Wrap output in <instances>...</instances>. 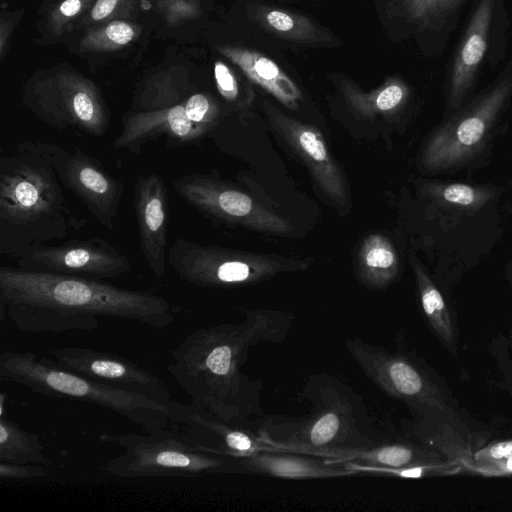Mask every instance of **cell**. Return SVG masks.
<instances>
[{"mask_svg":"<svg viewBox=\"0 0 512 512\" xmlns=\"http://www.w3.org/2000/svg\"><path fill=\"white\" fill-rule=\"evenodd\" d=\"M1 320L7 315L22 332H93L100 317L120 318L163 329L175 320L162 296L125 289L83 276L0 268Z\"/></svg>","mask_w":512,"mask_h":512,"instance_id":"2","label":"cell"},{"mask_svg":"<svg viewBox=\"0 0 512 512\" xmlns=\"http://www.w3.org/2000/svg\"><path fill=\"white\" fill-rule=\"evenodd\" d=\"M185 100L163 109L126 112L113 147L140 155L145 144L159 137H164L170 148L199 141L211 130L192 120L186 110Z\"/></svg>","mask_w":512,"mask_h":512,"instance_id":"19","label":"cell"},{"mask_svg":"<svg viewBox=\"0 0 512 512\" xmlns=\"http://www.w3.org/2000/svg\"><path fill=\"white\" fill-rule=\"evenodd\" d=\"M0 380L25 386L45 396L100 406L152 435H162L170 426V406L74 373L54 359L30 351H3L0 354Z\"/></svg>","mask_w":512,"mask_h":512,"instance_id":"5","label":"cell"},{"mask_svg":"<svg viewBox=\"0 0 512 512\" xmlns=\"http://www.w3.org/2000/svg\"><path fill=\"white\" fill-rule=\"evenodd\" d=\"M264 109L271 126L306 164L322 192L339 208H346L349 205L346 183L321 133L283 114L271 103L265 102Z\"/></svg>","mask_w":512,"mask_h":512,"instance_id":"18","label":"cell"},{"mask_svg":"<svg viewBox=\"0 0 512 512\" xmlns=\"http://www.w3.org/2000/svg\"><path fill=\"white\" fill-rule=\"evenodd\" d=\"M471 0H382L391 39L413 41L424 57L440 56Z\"/></svg>","mask_w":512,"mask_h":512,"instance_id":"14","label":"cell"},{"mask_svg":"<svg viewBox=\"0 0 512 512\" xmlns=\"http://www.w3.org/2000/svg\"><path fill=\"white\" fill-rule=\"evenodd\" d=\"M123 0H96L90 11V18L97 22L113 16L120 9Z\"/></svg>","mask_w":512,"mask_h":512,"instance_id":"36","label":"cell"},{"mask_svg":"<svg viewBox=\"0 0 512 512\" xmlns=\"http://www.w3.org/2000/svg\"><path fill=\"white\" fill-rule=\"evenodd\" d=\"M92 0H62L50 14L49 24L54 34H60L65 26L82 13Z\"/></svg>","mask_w":512,"mask_h":512,"instance_id":"33","label":"cell"},{"mask_svg":"<svg viewBox=\"0 0 512 512\" xmlns=\"http://www.w3.org/2000/svg\"><path fill=\"white\" fill-rule=\"evenodd\" d=\"M511 98L512 55L497 77L432 135L422 155L423 166L440 171L471 159L483 146Z\"/></svg>","mask_w":512,"mask_h":512,"instance_id":"9","label":"cell"},{"mask_svg":"<svg viewBox=\"0 0 512 512\" xmlns=\"http://www.w3.org/2000/svg\"><path fill=\"white\" fill-rule=\"evenodd\" d=\"M398 259L391 243L381 235H371L360 251L359 274L371 288H385L396 277Z\"/></svg>","mask_w":512,"mask_h":512,"instance_id":"26","label":"cell"},{"mask_svg":"<svg viewBox=\"0 0 512 512\" xmlns=\"http://www.w3.org/2000/svg\"><path fill=\"white\" fill-rule=\"evenodd\" d=\"M47 466L40 464H15L0 461V478L3 481H26L49 475Z\"/></svg>","mask_w":512,"mask_h":512,"instance_id":"34","label":"cell"},{"mask_svg":"<svg viewBox=\"0 0 512 512\" xmlns=\"http://www.w3.org/2000/svg\"><path fill=\"white\" fill-rule=\"evenodd\" d=\"M509 25L505 0H471L445 67L446 113L469 99L485 66L494 68L505 59Z\"/></svg>","mask_w":512,"mask_h":512,"instance_id":"6","label":"cell"},{"mask_svg":"<svg viewBox=\"0 0 512 512\" xmlns=\"http://www.w3.org/2000/svg\"><path fill=\"white\" fill-rule=\"evenodd\" d=\"M168 263L182 280L202 287L253 284L275 274L301 268V264L241 253L184 238L173 242Z\"/></svg>","mask_w":512,"mask_h":512,"instance_id":"10","label":"cell"},{"mask_svg":"<svg viewBox=\"0 0 512 512\" xmlns=\"http://www.w3.org/2000/svg\"><path fill=\"white\" fill-rule=\"evenodd\" d=\"M436 194L449 204L467 208L479 207L491 197L486 189L458 183L439 187Z\"/></svg>","mask_w":512,"mask_h":512,"instance_id":"31","label":"cell"},{"mask_svg":"<svg viewBox=\"0 0 512 512\" xmlns=\"http://www.w3.org/2000/svg\"><path fill=\"white\" fill-rule=\"evenodd\" d=\"M295 400L305 407L299 415L272 414L261 419L255 434L273 451L325 458L336 451L358 450L384 440L363 398L326 373L310 375Z\"/></svg>","mask_w":512,"mask_h":512,"instance_id":"4","label":"cell"},{"mask_svg":"<svg viewBox=\"0 0 512 512\" xmlns=\"http://www.w3.org/2000/svg\"><path fill=\"white\" fill-rule=\"evenodd\" d=\"M14 24V20L12 18H5L2 16L0 22V54L1 58L5 55V50L8 45L9 37L12 32V26Z\"/></svg>","mask_w":512,"mask_h":512,"instance_id":"37","label":"cell"},{"mask_svg":"<svg viewBox=\"0 0 512 512\" xmlns=\"http://www.w3.org/2000/svg\"><path fill=\"white\" fill-rule=\"evenodd\" d=\"M138 34L139 30L134 24L112 20L89 30L81 39L80 47L94 52L115 51L131 43Z\"/></svg>","mask_w":512,"mask_h":512,"instance_id":"29","label":"cell"},{"mask_svg":"<svg viewBox=\"0 0 512 512\" xmlns=\"http://www.w3.org/2000/svg\"><path fill=\"white\" fill-rule=\"evenodd\" d=\"M324 459L340 463L355 462L382 467H405L429 464L430 455L426 450L410 444L385 441L365 449L332 452Z\"/></svg>","mask_w":512,"mask_h":512,"instance_id":"25","label":"cell"},{"mask_svg":"<svg viewBox=\"0 0 512 512\" xmlns=\"http://www.w3.org/2000/svg\"><path fill=\"white\" fill-rule=\"evenodd\" d=\"M172 187L190 206L212 219L276 234L294 230L287 219L212 174H186L173 180Z\"/></svg>","mask_w":512,"mask_h":512,"instance_id":"12","label":"cell"},{"mask_svg":"<svg viewBox=\"0 0 512 512\" xmlns=\"http://www.w3.org/2000/svg\"><path fill=\"white\" fill-rule=\"evenodd\" d=\"M87 223L71 210L39 140L20 142L0 158V254L17 258Z\"/></svg>","mask_w":512,"mask_h":512,"instance_id":"3","label":"cell"},{"mask_svg":"<svg viewBox=\"0 0 512 512\" xmlns=\"http://www.w3.org/2000/svg\"><path fill=\"white\" fill-rule=\"evenodd\" d=\"M249 471L284 479L303 480L350 476L343 463L287 451H263L240 459Z\"/></svg>","mask_w":512,"mask_h":512,"instance_id":"23","label":"cell"},{"mask_svg":"<svg viewBox=\"0 0 512 512\" xmlns=\"http://www.w3.org/2000/svg\"><path fill=\"white\" fill-rule=\"evenodd\" d=\"M170 411L169 429L200 451L239 459L273 451L255 432L222 422L190 404L173 400Z\"/></svg>","mask_w":512,"mask_h":512,"instance_id":"17","label":"cell"},{"mask_svg":"<svg viewBox=\"0 0 512 512\" xmlns=\"http://www.w3.org/2000/svg\"><path fill=\"white\" fill-rule=\"evenodd\" d=\"M214 78L219 94L227 103L239 109H244L251 103V92H244L240 80L226 63H214Z\"/></svg>","mask_w":512,"mask_h":512,"instance_id":"30","label":"cell"},{"mask_svg":"<svg viewBox=\"0 0 512 512\" xmlns=\"http://www.w3.org/2000/svg\"><path fill=\"white\" fill-rule=\"evenodd\" d=\"M345 345L364 374L385 394L424 417L442 408L443 399L436 385L403 352L388 351L357 336L347 337Z\"/></svg>","mask_w":512,"mask_h":512,"instance_id":"11","label":"cell"},{"mask_svg":"<svg viewBox=\"0 0 512 512\" xmlns=\"http://www.w3.org/2000/svg\"><path fill=\"white\" fill-rule=\"evenodd\" d=\"M0 461L50 465L40 438L5 416L0 417Z\"/></svg>","mask_w":512,"mask_h":512,"instance_id":"27","label":"cell"},{"mask_svg":"<svg viewBox=\"0 0 512 512\" xmlns=\"http://www.w3.org/2000/svg\"><path fill=\"white\" fill-rule=\"evenodd\" d=\"M99 439L123 449L103 465L116 477H196L231 470L229 457L200 451L170 429L159 436L103 432Z\"/></svg>","mask_w":512,"mask_h":512,"instance_id":"7","label":"cell"},{"mask_svg":"<svg viewBox=\"0 0 512 512\" xmlns=\"http://www.w3.org/2000/svg\"><path fill=\"white\" fill-rule=\"evenodd\" d=\"M29 271L61 273L95 279L117 278L132 269L130 259L100 237L70 240L59 245H38L15 258Z\"/></svg>","mask_w":512,"mask_h":512,"instance_id":"15","label":"cell"},{"mask_svg":"<svg viewBox=\"0 0 512 512\" xmlns=\"http://www.w3.org/2000/svg\"><path fill=\"white\" fill-rule=\"evenodd\" d=\"M237 324H217L188 334L170 351L167 371L189 396L190 405L230 425L247 429L261 417V380L241 368L249 349L262 342L280 343L292 328L290 313L247 310Z\"/></svg>","mask_w":512,"mask_h":512,"instance_id":"1","label":"cell"},{"mask_svg":"<svg viewBox=\"0 0 512 512\" xmlns=\"http://www.w3.org/2000/svg\"><path fill=\"white\" fill-rule=\"evenodd\" d=\"M155 4L169 24L196 18L201 12V0H155Z\"/></svg>","mask_w":512,"mask_h":512,"instance_id":"32","label":"cell"},{"mask_svg":"<svg viewBox=\"0 0 512 512\" xmlns=\"http://www.w3.org/2000/svg\"><path fill=\"white\" fill-rule=\"evenodd\" d=\"M53 359L65 369L170 406L166 382L137 363L106 351L82 347L51 349Z\"/></svg>","mask_w":512,"mask_h":512,"instance_id":"16","label":"cell"},{"mask_svg":"<svg viewBox=\"0 0 512 512\" xmlns=\"http://www.w3.org/2000/svg\"><path fill=\"white\" fill-rule=\"evenodd\" d=\"M339 87L351 109L365 117L396 112L411 95L408 83L399 76L389 77L380 87L369 92L347 78L339 80Z\"/></svg>","mask_w":512,"mask_h":512,"instance_id":"24","label":"cell"},{"mask_svg":"<svg viewBox=\"0 0 512 512\" xmlns=\"http://www.w3.org/2000/svg\"><path fill=\"white\" fill-rule=\"evenodd\" d=\"M39 141L61 184L85 205L100 225L113 230L125 189L124 182L79 147L70 153L57 144Z\"/></svg>","mask_w":512,"mask_h":512,"instance_id":"13","label":"cell"},{"mask_svg":"<svg viewBox=\"0 0 512 512\" xmlns=\"http://www.w3.org/2000/svg\"><path fill=\"white\" fill-rule=\"evenodd\" d=\"M216 49L250 82L265 90L285 107L297 109L302 100L301 89L269 56L258 50L237 45H220Z\"/></svg>","mask_w":512,"mask_h":512,"instance_id":"21","label":"cell"},{"mask_svg":"<svg viewBox=\"0 0 512 512\" xmlns=\"http://www.w3.org/2000/svg\"><path fill=\"white\" fill-rule=\"evenodd\" d=\"M512 457V440L494 443L480 451L474 458L480 462H488L490 464L506 460Z\"/></svg>","mask_w":512,"mask_h":512,"instance_id":"35","label":"cell"},{"mask_svg":"<svg viewBox=\"0 0 512 512\" xmlns=\"http://www.w3.org/2000/svg\"><path fill=\"white\" fill-rule=\"evenodd\" d=\"M249 20L271 37L293 46H332L338 39L313 19L284 8L262 3L248 7Z\"/></svg>","mask_w":512,"mask_h":512,"instance_id":"22","label":"cell"},{"mask_svg":"<svg viewBox=\"0 0 512 512\" xmlns=\"http://www.w3.org/2000/svg\"><path fill=\"white\" fill-rule=\"evenodd\" d=\"M421 307L436 335L446 344L454 343V328L444 298L422 265L412 260Z\"/></svg>","mask_w":512,"mask_h":512,"instance_id":"28","label":"cell"},{"mask_svg":"<svg viewBox=\"0 0 512 512\" xmlns=\"http://www.w3.org/2000/svg\"><path fill=\"white\" fill-rule=\"evenodd\" d=\"M133 209L139 233V247L150 271L160 279L166 271L169 201L165 181L155 172L136 177Z\"/></svg>","mask_w":512,"mask_h":512,"instance_id":"20","label":"cell"},{"mask_svg":"<svg viewBox=\"0 0 512 512\" xmlns=\"http://www.w3.org/2000/svg\"><path fill=\"white\" fill-rule=\"evenodd\" d=\"M23 103L40 121L59 131L94 137L109 129V111L97 86L78 71L53 68L24 87Z\"/></svg>","mask_w":512,"mask_h":512,"instance_id":"8","label":"cell"}]
</instances>
